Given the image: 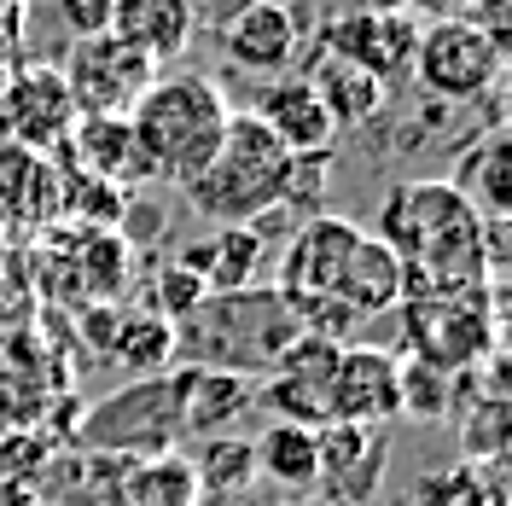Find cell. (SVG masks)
<instances>
[{
  "label": "cell",
  "instance_id": "25",
  "mask_svg": "<svg viewBox=\"0 0 512 506\" xmlns=\"http://www.w3.org/2000/svg\"><path fill=\"white\" fill-rule=\"evenodd\" d=\"M192 501H198L192 466L169 460V454L146 460V466H140V477H134V506H192Z\"/></svg>",
  "mask_w": 512,
  "mask_h": 506
},
{
  "label": "cell",
  "instance_id": "24",
  "mask_svg": "<svg viewBox=\"0 0 512 506\" xmlns=\"http://www.w3.org/2000/svg\"><path fill=\"white\" fill-rule=\"evenodd\" d=\"M192 483H198V495H210V501L251 489V483H256L251 437H204V448H198V466H192Z\"/></svg>",
  "mask_w": 512,
  "mask_h": 506
},
{
  "label": "cell",
  "instance_id": "27",
  "mask_svg": "<svg viewBox=\"0 0 512 506\" xmlns=\"http://www.w3.org/2000/svg\"><path fill=\"white\" fill-rule=\"evenodd\" d=\"M204 297H210V291H204V280H198V274H187L181 262H169V268L158 274V320H169V326H175V320H187Z\"/></svg>",
  "mask_w": 512,
  "mask_h": 506
},
{
  "label": "cell",
  "instance_id": "7",
  "mask_svg": "<svg viewBox=\"0 0 512 506\" xmlns=\"http://www.w3.org/2000/svg\"><path fill=\"white\" fill-rule=\"evenodd\" d=\"M419 12H332L320 24L315 47L320 53H338L355 70H367L384 94L402 88L414 76V47H419Z\"/></svg>",
  "mask_w": 512,
  "mask_h": 506
},
{
  "label": "cell",
  "instance_id": "10",
  "mask_svg": "<svg viewBox=\"0 0 512 506\" xmlns=\"http://www.w3.org/2000/svg\"><path fill=\"white\" fill-rule=\"evenodd\" d=\"M390 413H402V361L373 344H344L326 384V425L379 431Z\"/></svg>",
  "mask_w": 512,
  "mask_h": 506
},
{
  "label": "cell",
  "instance_id": "16",
  "mask_svg": "<svg viewBox=\"0 0 512 506\" xmlns=\"http://www.w3.org/2000/svg\"><path fill=\"white\" fill-rule=\"evenodd\" d=\"M402 297H408V274H402L396 251L379 245L373 233H361L355 251H350V262H344V274H338L332 303H338L350 320H367V315H390Z\"/></svg>",
  "mask_w": 512,
  "mask_h": 506
},
{
  "label": "cell",
  "instance_id": "22",
  "mask_svg": "<svg viewBox=\"0 0 512 506\" xmlns=\"http://www.w3.org/2000/svg\"><path fill=\"white\" fill-rule=\"evenodd\" d=\"M507 169H512V140H507V128H489L478 146H466V163H460L454 187L466 192V204L478 210L483 222H501V216H507V204H512Z\"/></svg>",
  "mask_w": 512,
  "mask_h": 506
},
{
  "label": "cell",
  "instance_id": "15",
  "mask_svg": "<svg viewBox=\"0 0 512 506\" xmlns=\"http://www.w3.org/2000/svg\"><path fill=\"white\" fill-rule=\"evenodd\" d=\"M105 30L117 35L123 47H134L146 64H175L181 53L192 47V24L187 0H111V12H105Z\"/></svg>",
  "mask_w": 512,
  "mask_h": 506
},
{
  "label": "cell",
  "instance_id": "29",
  "mask_svg": "<svg viewBox=\"0 0 512 506\" xmlns=\"http://www.w3.org/2000/svg\"><path fill=\"white\" fill-rule=\"evenodd\" d=\"M251 6H262V0H187V12H192V24L198 30H227L239 12H251Z\"/></svg>",
  "mask_w": 512,
  "mask_h": 506
},
{
  "label": "cell",
  "instance_id": "28",
  "mask_svg": "<svg viewBox=\"0 0 512 506\" xmlns=\"http://www.w3.org/2000/svg\"><path fill=\"white\" fill-rule=\"evenodd\" d=\"M414 506H495V495H483L472 472H454V477H431L414 495Z\"/></svg>",
  "mask_w": 512,
  "mask_h": 506
},
{
  "label": "cell",
  "instance_id": "11",
  "mask_svg": "<svg viewBox=\"0 0 512 506\" xmlns=\"http://www.w3.org/2000/svg\"><path fill=\"white\" fill-rule=\"evenodd\" d=\"M355 239H361V227L350 216H309V222L291 233L286 256H280V285H274L291 303V315L309 309V303H332Z\"/></svg>",
  "mask_w": 512,
  "mask_h": 506
},
{
  "label": "cell",
  "instance_id": "13",
  "mask_svg": "<svg viewBox=\"0 0 512 506\" xmlns=\"http://www.w3.org/2000/svg\"><path fill=\"white\" fill-rule=\"evenodd\" d=\"M0 117L12 128V146L24 152H41V146H59L70 123H76V105L64 94V76L35 64V70H18L12 88L0 94Z\"/></svg>",
  "mask_w": 512,
  "mask_h": 506
},
{
  "label": "cell",
  "instance_id": "17",
  "mask_svg": "<svg viewBox=\"0 0 512 506\" xmlns=\"http://www.w3.org/2000/svg\"><path fill=\"white\" fill-rule=\"evenodd\" d=\"M70 158L82 175H94L105 187H123V181H146V163L134 146V128L128 117H76L70 123Z\"/></svg>",
  "mask_w": 512,
  "mask_h": 506
},
{
  "label": "cell",
  "instance_id": "14",
  "mask_svg": "<svg viewBox=\"0 0 512 506\" xmlns=\"http://www.w3.org/2000/svg\"><path fill=\"white\" fill-rule=\"evenodd\" d=\"M222 47H227V59L256 70V76H286V64L303 47V18H297V6H286V0H262V6L239 12L227 24Z\"/></svg>",
  "mask_w": 512,
  "mask_h": 506
},
{
  "label": "cell",
  "instance_id": "20",
  "mask_svg": "<svg viewBox=\"0 0 512 506\" xmlns=\"http://www.w3.org/2000/svg\"><path fill=\"white\" fill-rule=\"evenodd\" d=\"M251 408H256L251 379L192 367L187 373V396H181V431H187V437H227Z\"/></svg>",
  "mask_w": 512,
  "mask_h": 506
},
{
  "label": "cell",
  "instance_id": "9",
  "mask_svg": "<svg viewBox=\"0 0 512 506\" xmlns=\"http://www.w3.org/2000/svg\"><path fill=\"white\" fill-rule=\"evenodd\" d=\"M181 396H187V379H140L134 390L111 396L88 419V443L158 460V454H169L175 437H187L181 431Z\"/></svg>",
  "mask_w": 512,
  "mask_h": 506
},
{
  "label": "cell",
  "instance_id": "4",
  "mask_svg": "<svg viewBox=\"0 0 512 506\" xmlns=\"http://www.w3.org/2000/svg\"><path fill=\"white\" fill-rule=\"evenodd\" d=\"M303 326L291 315L280 291H227V297H204L187 320H181V349L204 373H251V367H274L286 344Z\"/></svg>",
  "mask_w": 512,
  "mask_h": 506
},
{
  "label": "cell",
  "instance_id": "26",
  "mask_svg": "<svg viewBox=\"0 0 512 506\" xmlns=\"http://www.w3.org/2000/svg\"><path fill=\"white\" fill-rule=\"evenodd\" d=\"M448 373L425 367V361H402V408L425 413V419H443L448 413Z\"/></svg>",
  "mask_w": 512,
  "mask_h": 506
},
{
  "label": "cell",
  "instance_id": "12",
  "mask_svg": "<svg viewBox=\"0 0 512 506\" xmlns=\"http://www.w3.org/2000/svg\"><path fill=\"white\" fill-rule=\"evenodd\" d=\"M251 117L286 146L291 158L332 152V140H338V123H332L326 99H320L303 76H274V82H262L251 94Z\"/></svg>",
  "mask_w": 512,
  "mask_h": 506
},
{
  "label": "cell",
  "instance_id": "1",
  "mask_svg": "<svg viewBox=\"0 0 512 506\" xmlns=\"http://www.w3.org/2000/svg\"><path fill=\"white\" fill-rule=\"evenodd\" d=\"M379 245L396 251L408 291H478L489 285V239L483 216L466 204V192L454 181H402L379 204Z\"/></svg>",
  "mask_w": 512,
  "mask_h": 506
},
{
  "label": "cell",
  "instance_id": "2",
  "mask_svg": "<svg viewBox=\"0 0 512 506\" xmlns=\"http://www.w3.org/2000/svg\"><path fill=\"white\" fill-rule=\"evenodd\" d=\"M227 117H233V105H227L222 82L216 76H158L140 105L128 111V128H134V146H140V163H146V181H169V187L187 192L210 158H216V146H222L227 134Z\"/></svg>",
  "mask_w": 512,
  "mask_h": 506
},
{
  "label": "cell",
  "instance_id": "18",
  "mask_svg": "<svg viewBox=\"0 0 512 506\" xmlns=\"http://www.w3.org/2000/svg\"><path fill=\"white\" fill-rule=\"evenodd\" d=\"M297 76H303V82L326 99V111H332L338 134H344V128H367L384 111V99H390L379 82L367 76V70H355V64L338 59V53H320V47L309 53V64H303Z\"/></svg>",
  "mask_w": 512,
  "mask_h": 506
},
{
  "label": "cell",
  "instance_id": "6",
  "mask_svg": "<svg viewBox=\"0 0 512 506\" xmlns=\"http://www.w3.org/2000/svg\"><path fill=\"white\" fill-rule=\"evenodd\" d=\"M76 117H128L140 94L158 82V64H146L134 47H123L111 30H94L70 47V64L59 70Z\"/></svg>",
  "mask_w": 512,
  "mask_h": 506
},
{
  "label": "cell",
  "instance_id": "5",
  "mask_svg": "<svg viewBox=\"0 0 512 506\" xmlns=\"http://www.w3.org/2000/svg\"><path fill=\"white\" fill-rule=\"evenodd\" d=\"M501 76H507V47L472 18H437L419 30L408 82H419L437 105H478L501 88Z\"/></svg>",
  "mask_w": 512,
  "mask_h": 506
},
{
  "label": "cell",
  "instance_id": "21",
  "mask_svg": "<svg viewBox=\"0 0 512 506\" xmlns=\"http://www.w3.org/2000/svg\"><path fill=\"white\" fill-rule=\"evenodd\" d=\"M256 454V477L262 483H280L291 495H303V489H315L320 483V448H315V431L309 425H268L262 437L251 443Z\"/></svg>",
  "mask_w": 512,
  "mask_h": 506
},
{
  "label": "cell",
  "instance_id": "31",
  "mask_svg": "<svg viewBox=\"0 0 512 506\" xmlns=\"http://www.w3.org/2000/svg\"><path fill=\"white\" fill-rule=\"evenodd\" d=\"M414 6H425V12H472V0H414Z\"/></svg>",
  "mask_w": 512,
  "mask_h": 506
},
{
  "label": "cell",
  "instance_id": "23",
  "mask_svg": "<svg viewBox=\"0 0 512 506\" xmlns=\"http://www.w3.org/2000/svg\"><path fill=\"white\" fill-rule=\"evenodd\" d=\"M99 344H105V355L117 361V367H140L146 379H158V367L175 355V326L158 315H128L117 332H111V315H99Z\"/></svg>",
  "mask_w": 512,
  "mask_h": 506
},
{
  "label": "cell",
  "instance_id": "19",
  "mask_svg": "<svg viewBox=\"0 0 512 506\" xmlns=\"http://www.w3.org/2000/svg\"><path fill=\"white\" fill-rule=\"evenodd\" d=\"M262 233L256 227H222V233H210L204 245H187V251L175 256L187 274L204 280L210 297H227V291H251L256 268H262Z\"/></svg>",
  "mask_w": 512,
  "mask_h": 506
},
{
  "label": "cell",
  "instance_id": "3",
  "mask_svg": "<svg viewBox=\"0 0 512 506\" xmlns=\"http://www.w3.org/2000/svg\"><path fill=\"white\" fill-rule=\"evenodd\" d=\"M286 181H291V152L251 111H233L210 169L187 187V204L216 227H251L274 210H286Z\"/></svg>",
  "mask_w": 512,
  "mask_h": 506
},
{
  "label": "cell",
  "instance_id": "8",
  "mask_svg": "<svg viewBox=\"0 0 512 506\" xmlns=\"http://www.w3.org/2000/svg\"><path fill=\"white\" fill-rule=\"evenodd\" d=\"M408 338H414L419 361L454 373V367H472L489 338H495V320H489V285L478 291H437V297H414L408 309Z\"/></svg>",
  "mask_w": 512,
  "mask_h": 506
},
{
  "label": "cell",
  "instance_id": "30",
  "mask_svg": "<svg viewBox=\"0 0 512 506\" xmlns=\"http://www.w3.org/2000/svg\"><path fill=\"white\" fill-rule=\"evenodd\" d=\"M350 12H414V0H350Z\"/></svg>",
  "mask_w": 512,
  "mask_h": 506
}]
</instances>
